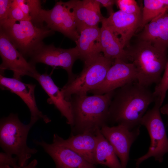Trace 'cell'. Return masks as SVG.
Wrapping results in <instances>:
<instances>
[{
    "label": "cell",
    "instance_id": "1",
    "mask_svg": "<svg viewBox=\"0 0 168 168\" xmlns=\"http://www.w3.org/2000/svg\"><path fill=\"white\" fill-rule=\"evenodd\" d=\"M155 99L153 92L137 82L115 90L110 106L108 123L122 124L130 130L140 126L148 106Z\"/></svg>",
    "mask_w": 168,
    "mask_h": 168
},
{
    "label": "cell",
    "instance_id": "2",
    "mask_svg": "<svg viewBox=\"0 0 168 168\" xmlns=\"http://www.w3.org/2000/svg\"><path fill=\"white\" fill-rule=\"evenodd\" d=\"M114 91L103 95H74L70 98L73 124L71 134L95 133L108 125L109 110Z\"/></svg>",
    "mask_w": 168,
    "mask_h": 168
},
{
    "label": "cell",
    "instance_id": "3",
    "mask_svg": "<svg viewBox=\"0 0 168 168\" xmlns=\"http://www.w3.org/2000/svg\"><path fill=\"white\" fill-rule=\"evenodd\" d=\"M126 50L128 61L137 70L138 83L147 87L154 83L158 84L168 61L167 49L138 40L133 46Z\"/></svg>",
    "mask_w": 168,
    "mask_h": 168
},
{
    "label": "cell",
    "instance_id": "4",
    "mask_svg": "<svg viewBox=\"0 0 168 168\" xmlns=\"http://www.w3.org/2000/svg\"><path fill=\"white\" fill-rule=\"evenodd\" d=\"M33 125L30 122L23 123L17 114L12 113L0 119V147L4 152L16 156L20 167L27 165L28 160L38 152L27 143L28 133Z\"/></svg>",
    "mask_w": 168,
    "mask_h": 168
},
{
    "label": "cell",
    "instance_id": "5",
    "mask_svg": "<svg viewBox=\"0 0 168 168\" xmlns=\"http://www.w3.org/2000/svg\"><path fill=\"white\" fill-rule=\"evenodd\" d=\"M0 30L26 58H30L44 43L43 39L54 33L46 26L37 27L27 20L7 21L0 25Z\"/></svg>",
    "mask_w": 168,
    "mask_h": 168
},
{
    "label": "cell",
    "instance_id": "6",
    "mask_svg": "<svg viewBox=\"0 0 168 168\" xmlns=\"http://www.w3.org/2000/svg\"><path fill=\"white\" fill-rule=\"evenodd\" d=\"M114 60L106 58L102 53L84 63L82 72L75 74L61 89L65 99L69 101L74 95L87 94L104 79Z\"/></svg>",
    "mask_w": 168,
    "mask_h": 168
},
{
    "label": "cell",
    "instance_id": "7",
    "mask_svg": "<svg viewBox=\"0 0 168 168\" xmlns=\"http://www.w3.org/2000/svg\"><path fill=\"white\" fill-rule=\"evenodd\" d=\"M153 107L146 112L142 117L140 124L147 128L151 139V144L147 153L135 160L136 168L148 158L153 157L161 162L163 156L168 152V138L160 114V99L156 98Z\"/></svg>",
    "mask_w": 168,
    "mask_h": 168
},
{
    "label": "cell",
    "instance_id": "8",
    "mask_svg": "<svg viewBox=\"0 0 168 168\" xmlns=\"http://www.w3.org/2000/svg\"><path fill=\"white\" fill-rule=\"evenodd\" d=\"M41 18L53 31L59 32L76 42L79 36L71 0L57 1L51 9H42Z\"/></svg>",
    "mask_w": 168,
    "mask_h": 168
},
{
    "label": "cell",
    "instance_id": "9",
    "mask_svg": "<svg viewBox=\"0 0 168 168\" xmlns=\"http://www.w3.org/2000/svg\"><path fill=\"white\" fill-rule=\"evenodd\" d=\"M0 54L2 60L0 66V74L4 76L6 70H10L13 72V77L21 80L22 77L25 76L34 78L38 72L35 65L27 61L1 30Z\"/></svg>",
    "mask_w": 168,
    "mask_h": 168
},
{
    "label": "cell",
    "instance_id": "10",
    "mask_svg": "<svg viewBox=\"0 0 168 168\" xmlns=\"http://www.w3.org/2000/svg\"><path fill=\"white\" fill-rule=\"evenodd\" d=\"M78 59L79 56L76 47L64 49L56 47L53 44L43 43L30 58L29 62L35 65L41 63L53 67H61L67 72L70 79L75 75L72 68Z\"/></svg>",
    "mask_w": 168,
    "mask_h": 168
},
{
    "label": "cell",
    "instance_id": "11",
    "mask_svg": "<svg viewBox=\"0 0 168 168\" xmlns=\"http://www.w3.org/2000/svg\"><path fill=\"white\" fill-rule=\"evenodd\" d=\"M137 70L133 63L115 59L103 82L89 92L93 95H103L137 81Z\"/></svg>",
    "mask_w": 168,
    "mask_h": 168
},
{
    "label": "cell",
    "instance_id": "12",
    "mask_svg": "<svg viewBox=\"0 0 168 168\" xmlns=\"http://www.w3.org/2000/svg\"><path fill=\"white\" fill-rule=\"evenodd\" d=\"M139 127L130 130L125 125H105L100 129L104 136L114 148L122 168H127L130 147L140 133Z\"/></svg>",
    "mask_w": 168,
    "mask_h": 168
},
{
    "label": "cell",
    "instance_id": "13",
    "mask_svg": "<svg viewBox=\"0 0 168 168\" xmlns=\"http://www.w3.org/2000/svg\"><path fill=\"white\" fill-rule=\"evenodd\" d=\"M0 85L1 89L16 94L26 104L30 113V123L34 125L40 119L46 124L51 122V119L38 107L35 94V84L26 83L13 77H6L0 74Z\"/></svg>",
    "mask_w": 168,
    "mask_h": 168
},
{
    "label": "cell",
    "instance_id": "14",
    "mask_svg": "<svg viewBox=\"0 0 168 168\" xmlns=\"http://www.w3.org/2000/svg\"><path fill=\"white\" fill-rule=\"evenodd\" d=\"M101 22L105 23L119 38L123 47H128L130 41L137 30L142 28V14H130L119 10Z\"/></svg>",
    "mask_w": 168,
    "mask_h": 168
},
{
    "label": "cell",
    "instance_id": "15",
    "mask_svg": "<svg viewBox=\"0 0 168 168\" xmlns=\"http://www.w3.org/2000/svg\"><path fill=\"white\" fill-rule=\"evenodd\" d=\"M33 141L51 157L55 163V168H96V165L66 147L53 142L49 143L42 139H33Z\"/></svg>",
    "mask_w": 168,
    "mask_h": 168
},
{
    "label": "cell",
    "instance_id": "16",
    "mask_svg": "<svg viewBox=\"0 0 168 168\" xmlns=\"http://www.w3.org/2000/svg\"><path fill=\"white\" fill-rule=\"evenodd\" d=\"M53 142L68 147L89 162L96 165L95 157L97 141L95 133L86 132L77 135L71 134L66 139L54 133Z\"/></svg>",
    "mask_w": 168,
    "mask_h": 168
},
{
    "label": "cell",
    "instance_id": "17",
    "mask_svg": "<svg viewBox=\"0 0 168 168\" xmlns=\"http://www.w3.org/2000/svg\"><path fill=\"white\" fill-rule=\"evenodd\" d=\"M77 31L80 33L88 28L98 26L104 17L97 0H71Z\"/></svg>",
    "mask_w": 168,
    "mask_h": 168
},
{
    "label": "cell",
    "instance_id": "18",
    "mask_svg": "<svg viewBox=\"0 0 168 168\" xmlns=\"http://www.w3.org/2000/svg\"><path fill=\"white\" fill-rule=\"evenodd\" d=\"M35 79L49 97L48 102L53 105L66 119L67 123L71 128L73 124V118L70 102L65 98L60 89L54 83L51 74L47 72L40 74L38 72L35 76Z\"/></svg>",
    "mask_w": 168,
    "mask_h": 168
},
{
    "label": "cell",
    "instance_id": "19",
    "mask_svg": "<svg viewBox=\"0 0 168 168\" xmlns=\"http://www.w3.org/2000/svg\"><path fill=\"white\" fill-rule=\"evenodd\" d=\"M138 40L150 42L157 48L168 49V10L153 19L142 28Z\"/></svg>",
    "mask_w": 168,
    "mask_h": 168
},
{
    "label": "cell",
    "instance_id": "20",
    "mask_svg": "<svg viewBox=\"0 0 168 168\" xmlns=\"http://www.w3.org/2000/svg\"><path fill=\"white\" fill-rule=\"evenodd\" d=\"M100 28L99 26L85 28L79 33L75 42L81 59L84 63L97 57L102 53L100 45Z\"/></svg>",
    "mask_w": 168,
    "mask_h": 168
},
{
    "label": "cell",
    "instance_id": "21",
    "mask_svg": "<svg viewBox=\"0 0 168 168\" xmlns=\"http://www.w3.org/2000/svg\"><path fill=\"white\" fill-rule=\"evenodd\" d=\"M100 45L101 52L106 58L114 60L119 59L128 62V56L119 38L103 22H101Z\"/></svg>",
    "mask_w": 168,
    "mask_h": 168
},
{
    "label": "cell",
    "instance_id": "22",
    "mask_svg": "<svg viewBox=\"0 0 168 168\" xmlns=\"http://www.w3.org/2000/svg\"><path fill=\"white\" fill-rule=\"evenodd\" d=\"M95 133L97 138L96 152V164H100L109 168H122L120 161L112 145L98 129Z\"/></svg>",
    "mask_w": 168,
    "mask_h": 168
},
{
    "label": "cell",
    "instance_id": "23",
    "mask_svg": "<svg viewBox=\"0 0 168 168\" xmlns=\"http://www.w3.org/2000/svg\"><path fill=\"white\" fill-rule=\"evenodd\" d=\"M15 3L21 9L29 20L35 26L43 27L44 22L41 18L43 9L39 0H14Z\"/></svg>",
    "mask_w": 168,
    "mask_h": 168
},
{
    "label": "cell",
    "instance_id": "24",
    "mask_svg": "<svg viewBox=\"0 0 168 168\" xmlns=\"http://www.w3.org/2000/svg\"><path fill=\"white\" fill-rule=\"evenodd\" d=\"M142 12V28L167 10L162 0H144Z\"/></svg>",
    "mask_w": 168,
    "mask_h": 168
},
{
    "label": "cell",
    "instance_id": "25",
    "mask_svg": "<svg viewBox=\"0 0 168 168\" xmlns=\"http://www.w3.org/2000/svg\"><path fill=\"white\" fill-rule=\"evenodd\" d=\"M168 90V60L164 70V73L161 80L156 85L153 92L155 97L160 99L161 105H162L165 99L166 92Z\"/></svg>",
    "mask_w": 168,
    "mask_h": 168
},
{
    "label": "cell",
    "instance_id": "26",
    "mask_svg": "<svg viewBox=\"0 0 168 168\" xmlns=\"http://www.w3.org/2000/svg\"><path fill=\"white\" fill-rule=\"evenodd\" d=\"M116 4L119 10L130 14H140L142 10L134 0H116Z\"/></svg>",
    "mask_w": 168,
    "mask_h": 168
},
{
    "label": "cell",
    "instance_id": "27",
    "mask_svg": "<svg viewBox=\"0 0 168 168\" xmlns=\"http://www.w3.org/2000/svg\"><path fill=\"white\" fill-rule=\"evenodd\" d=\"M17 157H13L12 155L4 152L0 153V168H18Z\"/></svg>",
    "mask_w": 168,
    "mask_h": 168
},
{
    "label": "cell",
    "instance_id": "28",
    "mask_svg": "<svg viewBox=\"0 0 168 168\" xmlns=\"http://www.w3.org/2000/svg\"><path fill=\"white\" fill-rule=\"evenodd\" d=\"M26 20L29 21L21 9L15 3L14 0H13L7 21H16Z\"/></svg>",
    "mask_w": 168,
    "mask_h": 168
},
{
    "label": "cell",
    "instance_id": "29",
    "mask_svg": "<svg viewBox=\"0 0 168 168\" xmlns=\"http://www.w3.org/2000/svg\"><path fill=\"white\" fill-rule=\"evenodd\" d=\"M13 0H0V25L7 19Z\"/></svg>",
    "mask_w": 168,
    "mask_h": 168
},
{
    "label": "cell",
    "instance_id": "30",
    "mask_svg": "<svg viewBox=\"0 0 168 168\" xmlns=\"http://www.w3.org/2000/svg\"><path fill=\"white\" fill-rule=\"evenodd\" d=\"M100 5L105 7L108 13L110 16L114 12L113 6L116 4L115 0H97Z\"/></svg>",
    "mask_w": 168,
    "mask_h": 168
},
{
    "label": "cell",
    "instance_id": "31",
    "mask_svg": "<svg viewBox=\"0 0 168 168\" xmlns=\"http://www.w3.org/2000/svg\"><path fill=\"white\" fill-rule=\"evenodd\" d=\"M37 160L34 159L26 166L23 167L20 166L18 168H38L37 167Z\"/></svg>",
    "mask_w": 168,
    "mask_h": 168
},
{
    "label": "cell",
    "instance_id": "32",
    "mask_svg": "<svg viewBox=\"0 0 168 168\" xmlns=\"http://www.w3.org/2000/svg\"><path fill=\"white\" fill-rule=\"evenodd\" d=\"M160 110L161 113L168 116V103L161 107Z\"/></svg>",
    "mask_w": 168,
    "mask_h": 168
},
{
    "label": "cell",
    "instance_id": "33",
    "mask_svg": "<svg viewBox=\"0 0 168 168\" xmlns=\"http://www.w3.org/2000/svg\"><path fill=\"white\" fill-rule=\"evenodd\" d=\"M162 1L166 6L167 10H168V0H162Z\"/></svg>",
    "mask_w": 168,
    "mask_h": 168
}]
</instances>
